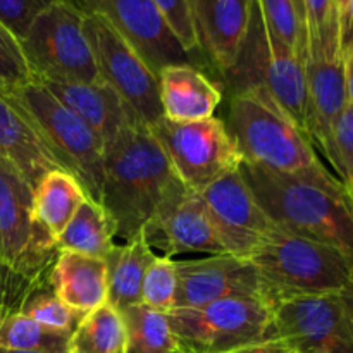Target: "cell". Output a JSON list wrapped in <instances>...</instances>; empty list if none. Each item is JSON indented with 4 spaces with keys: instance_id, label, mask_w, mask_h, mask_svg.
Returning a JSON list of instances; mask_svg holds the SVG:
<instances>
[{
    "instance_id": "cell-25",
    "label": "cell",
    "mask_w": 353,
    "mask_h": 353,
    "mask_svg": "<svg viewBox=\"0 0 353 353\" xmlns=\"http://www.w3.org/2000/svg\"><path fill=\"white\" fill-rule=\"evenodd\" d=\"M116 223L103 205L92 196L81 203L78 212L57 238L59 250L76 252L97 259H107L116 247Z\"/></svg>"
},
{
    "instance_id": "cell-8",
    "label": "cell",
    "mask_w": 353,
    "mask_h": 353,
    "mask_svg": "<svg viewBox=\"0 0 353 353\" xmlns=\"http://www.w3.org/2000/svg\"><path fill=\"white\" fill-rule=\"evenodd\" d=\"M61 250L34 212L33 186L0 157V261L37 281H48Z\"/></svg>"
},
{
    "instance_id": "cell-33",
    "label": "cell",
    "mask_w": 353,
    "mask_h": 353,
    "mask_svg": "<svg viewBox=\"0 0 353 353\" xmlns=\"http://www.w3.org/2000/svg\"><path fill=\"white\" fill-rule=\"evenodd\" d=\"M326 157L336 169L340 181L345 186L350 185L353 181V107L350 103L334 123Z\"/></svg>"
},
{
    "instance_id": "cell-16",
    "label": "cell",
    "mask_w": 353,
    "mask_h": 353,
    "mask_svg": "<svg viewBox=\"0 0 353 353\" xmlns=\"http://www.w3.org/2000/svg\"><path fill=\"white\" fill-rule=\"evenodd\" d=\"M176 307L196 309L234 296L268 300V286L247 259L234 257L231 254H216L192 261H176Z\"/></svg>"
},
{
    "instance_id": "cell-28",
    "label": "cell",
    "mask_w": 353,
    "mask_h": 353,
    "mask_svg": "<svg viewBox=\"0 0 353 353\" xmlns=\"http://www.w3.org/2000/svg\"><path fill=\"white\" fill-rule=\"evenodd\" d=\"M71 333L48 330L23 312L0 317V347L31 353H68Z\"/></svg>"
},
{
    "instance_id": "cell-36",
    "label": "cell",
    "mask_w": 353,
    "mask_h": 353,
    "mask_svg": "<svg viewBox=\"0 0 353 353\" xmlns=\"http://www.w3.org/2000/svg\"><path fill=\"white\" fill-rule=\"evenodd\" d=\"M61 0H0V23L23 38L34 17Z\"/></svg>"
},
{
    "instance_id": "cell-15",
    "label": "cell",
    "mask_w": 353,
    "mask_h": 353,
    "mask_svg": "<svg viewBox=\"0 0 353 353\" xmlns=\"http://www.w3.org/2000/svg\"><path fill=\"white\" fill-rule=\"evenodd\" d=\"M143 236L150 248H159L164 257L185 254H226L219 243L200 193L176 181L147 226Z\"/></svg>"
},
{
    "instance_id": "cell-2",
    "label": "cell",
    "mask_w": 353,
    "mask_h": 353,
    "mask_svg": "<svg viewBox=\"0 0 353 353\" xmlns=\"http://www.w3.org/2000/svg\"><path fill=\"white\" fill-rule=\"evenodd\" d=\"M178 176L150 128L134 121L103 152L100 203L116 223L117 238L143 231Z\"/></svg>"
},
{
    "instance_id": "cell-34",
    "label": "cell",
    "mask_w": 353,
    "mask_h": 353,
    "mask_svg": "<svg viewBox=\"0 0 353 353\" xmlns=\"http://www.w3.org/2000/svg\"><path fill=\"white\" fill-rule=\"evenodd\" d=\"M45 285H48V281L26 278L0 261V317L21 312L26 300Z\"/></svg>"
},
{
    "instance_id": "cell-35",
    "label": "cell",
    "mask_w": 353,
    "mask_h": 353,
    "mask_svg": "<svg viewBox=\"0 0 353 353\" xmlns=\"http://www.w3.org/2000/svg\"><path fill=\"white\" fill-rule=\"evenodd\" d=\"M161 16L171 28L174 37L178 38L179 43L183 45L185 50L190 54L196 55L202 54L199 48V41H196L195 30H193L192 16H190V9L186 0H152Z\"/></svg>"
},
{
    "instance_id": "cell-27",
    "label": "cell",
    "mask_w": 353,
    "mask_h": 353,
    "mask_svg": "<svg viewBox=\"0 0 353 353\" xmlns=\"http://www.w3.org/2000/svg\"><path fill=\"white\" fill-rule=\"evenodd\" d=\"M126 343L123 316L110 303L85 314L69 338L68 353H123Z\"/></svg>"
},
{
    "instance_id": "cell-22",
    "label": "cell",
    "mask_w": 353,
    "mask_h": 353,
    "mask_svg": "<svg viewBox=\"0 0 353 353\" xmlns=\"http://www.w3.org/2000/svg\"><path fill=\"white\" fill-rule=\"evenodd\" d=\"M48 283L62 303L81 314L99 309L109 299L105 259L62 250Z\"/></svg>"
},
{
    "instance_id": "cell-11",
    "label": "cell",
    "mask_w": 353,
    "mask_h": 353,
    "mask_svg": "<svg viewBox=\"0 0 353 353\" xmlns=\"http://www.w3.org/2000/svg\"><path fill=\"white\" fill-rule=\"evenodd\" d=\"M276 338L295 353H353V319L341 292L268 299Z\"/></svg>"
},
{
    "instance_id": "cell-13",
    "label": "cell",
    "mask_w": 353,
    "mask_h": 353,
    "mask_svg": "<svg viewBox=\"0 0 353 353\" xmlns=\"http://www.w3.org/2000/svg\"><path fill=\"white\" fill-rule=\"evenodd\" d=\"M83 16H100L159 74L165 65L193 64L195 55L183 48L152 0H65Z\"/></svg>"
},
{
    "instance_id": "cell-31",
    "label": "cell",
    "mask_w": 353,
    "mask_h": 353,
    "mask_svg": "<svg viewBox=\"0 0 353 353\" xmlns=\"http://www.w3.org/2000/svg\"><path fill=\"white\" fill-rule=\"evenodd\" d=\"M21 312L26 314L28 317L40 323L41 326L48 327L54 331H62V333H71L76 330L81 317L85 314L78 312V310L71 309L65 303L55 296L54 290H52L50 283L41 288H38L26 303L23 305Z\"/></svg>"
},
{
    "instance_id": "cell-38",
    "label": "cell",
    "mask_w": 353,
    "mask_h": 353,
    "mask_svg": "<svg viewBox=\"0 0 353 353\" xmlns=\"http://www.w3.org/2000/svg\"><path fill=\"white\" fill-rule=\"evenodd\" d=\"M343 61H345V81H347L348 103L353 107V45L343 48Z\"/></svg>"
},
{
    "instance_id": "cell-9",
    "label": "cell",
    "mask_w": 353,
    "mask_h": 353,
    "mask_svg": "<svg viewBox=\"0 0 353 353\" xmlns=\"http://www.w3.org/2000/svg\"><path fill=\"white\" fill-rule=\"evenodd\" d=\"M19 41L38 81L90 83L100 79L83 28V14L65 0L38 14Z\"/></svg>"
},
{
    "instance_id": "cell-5",
    "label": "cell",
    "mask_w": 353,
    "mask_h": 353,
    "mask_svg": "<svg viewBox=\"0 0 353 353\" xmlns=\"http://www.w3.org/2000/svg\"><path fill=\"white\" fill-rule=\"evenodd\" d=\"M248 261L268 286V299L338 293L353 281L350 262L334 248L296 236L276 224Z\"/></svg>"
},
{
    "instance_id": "cell-39",
    "label": "cell",
    "mask_w": 353,
    "mask_h": 353,
    "mask_svg": "<svg viewBox=\"0 0 353 353\" xmlns=\"http://www.w3.org/2000/svg\"><path fill=\"white\" fill-rule=\"evenodd\" d=\"M353 45V0L348 3L347 16L341 23V48H347Z\"/></svg>"
},
{
    "instance_id": "cell-17",
    "label": "cell",
    "mask_w": 353,
    "mask_h": 353,
    "mask_svg": "<svg viewBox=\"0 0 353 353\" xmlns=\"http://www.w3.org/2000/svg\"><path fill=\"white\" fill-rule=\"evenodd\" d=\"M309 88V134L326 155L333 126L348 105L341 38L334 37L321 47L310 48L305 59Z\"/></svg>"
},
{
    "instance_id": "cell-12",
    "label": "cell",
    "mask_w": 353,
    "mask_h": 353,
    "mask_svg": "<svg viewBox=\"0 0 353 353\" xmlns=\"http://www.w3.org/2000/svg\"><path fill=\"white\" fill-rule=\"evenodd\" d=\"M97 71L112 86L141 124L150 128L162 117L157 74L140 54L100 16H83Z\"/></svg>"
},
{
    "instance_id": "cell-7",
    "label": "cell",
    "mask_w": 353,
    "mask_h": 353,
    "mask_svg": "<svg viewBox=\"0 0 353 353\" xmlns=\"http://www.w3.org/2000/svg\"><path fill=\"white\" fill-rule=\"evenodd\" d=\"M14 95L30 112L57 164L71 172L88 196L100 202L103 185V145L92 128L33 79Z\"/></svg>"
},
{
    "instance_id": "cell-21",
    "label": "cell",
    "mask_w": 353,
    "mask_h": 353,
    "mask_svg": "<svg viewBox=\"0 0 353 353\" xmlns=\"http://www.w3.org/2000/svg\"><path fill=\"white\" fill-rule=\"evenodd\" d=\"M162 116L171 121H202L212 117L223 92L193 64L165 65L157 74Z\"/></svg>"
},
{
    "instance_id": "cell-20",
    "label": "cell",
    "mask_w": 353,
    "mask_h": 353,
    "mask_svg": "<svg viewBox=\"0 0 353 353\" xmlns=\"http://www.w3.org/2000/svg\"><path fill=\"white\" fill-rule=\"evenodd\" d=\"M0 157L12 162L33 188L47 172L62 169L30 112L14 93L3 90H0Z\"/></svg>"
},
{
    "instance_id": "cell-42",
    "label": "cell",
    "mask_w": 353,
    "mask_h": 353,
    "mask_svg": "<svg viewBox=\"0 0 353 353\" xmlns=\"http://www.w3.org/2000/svg\"><path fill=\"white\" fill-rule=\"evenodd\" d=\"M293 2H295V7H296V10H299L300 19H302L303 26H305V9H303V0H293Z\"/></svg>"
},
{
    "instance_id": "cell-29",
    "label": "cell",
    "mask_w": 353,
    "mask_h": 353,
    "mask_svg": "<svg viewBox=\"0 0 353 353\" xmlns=\"http://www.w3.org/2000/svg\"><path fill=\"white\" fill-rule=\"evenodd\" d=\"M268 30L292 48L303 62L307 59V31L293 0H257Z\"/></svg>"
},
{
    "instance_id": "cell-37",
    "label": "cell",
    "mask_w": 353,
    "mask_h": 353,
    "mask_svg": "<svg viewBox=\"0 0 353 353\" xmlns=\"http://www.w3.org/2000/svg\"><path fill=\"white\" fill-rule=\"evenodd\" d=\"M233 353H295V350L281 338H272V340L261 341V343L248 345V347L240 348Z\"/></svg>"
},
{
    "instance_id": "cell-32",
    "label": "cell",
    "mask_w": 353,
    "mask_h": 353,
    "mask_svg": "<svg viewBox=\"0 0 353 353\" xmlns=\"http://www.w3.org/2000/svg\"><path fill=\"white\" fill-rule=\"evenodd\" d=\"M33 79L19 38L0 23V90L16 92Z\"/></svg>"
},
{
    "instance_id": "cell-40",
    "label": "cell",
    "mask_w": 353,
    "mask_h": 353,
    "mask_svg": "<svg viewBox=\"0 0 353 353\" xmlns=\"http://www.w3.org/2000/svg\"><path fill=\"white\" fill-rule=\"evenodd\" d=\"M348 3H350V0H333V7L338 14V19H340V30H341V23H343L345 16H347Z\"/></svg>"
},
{
    "instance_id": "cell-41",
    "label": "cell",
    "mask_w": 353,
    "mask_h": 353,
    "mask_svg": "<svg viewBox=\"0 0 353 353\" xmlns=\"http://www.w3.org/2000/svg\"><path fill=\"white\" fill-rule=\"evenodd\" d=\"M341 295H343L345 302H347V307H348V310H350L352 319H353V281L347 286V288L341 290Z\"/></svg>"
},
{
    "instance_id": "cell-30",
    "label": "cell",
    "mask_w": 353,
    "mask_h": 353,
    "mask_svg": "<svg viewBox=\"0 0 353 353\" xmlns=\"http://www.w3.org/2000/svg\"><path fill=\"white\" fill-rule=\"evenodd\" d=\"M178 299V269L174 259L155 255L145 272L141 285V303L159 312L169 314Z\"/></svg>"
},
{
    "instance_id": "cell-4",
    "label": "cell",
    "mask_w": 353,
    "mask_h": 353,
    "mask_svg": "<svg viewBox=\"0 0 353 353\" xmlns=\"http://www.w3.org/2000/svg\"><path fill=\"white\" fill-rule=\"evenodd\" d=\"M224 78L231 95L255 86L268 88L283 110L307 134L309 88L305 62L268 30L257 0L252 6L250 24L236 61L224 72Z\"/></svg>"
},
{
    "instance_id": "cell-19",
    "label": "cell",
    "mask_w": 353,
    "mask_h": 353,
    "mask_svg": "<svg viewBox=\"0 0 353 353\" xmlns=\"http://www.w3.org/2000/svg\"><path fill=\"white\" fill-rule=\"evenodd\" d=\"M40 83L50 90L59 102L92 128L102 141L103 152L130 124L138 121L116 90L102 79L90 83Z\"/></svg>"
},
{
    "instance_id": "cell-24",
    "label": "cell",
    "mask_w": 353,
    "mask_h": 353,
    "mask_svg": "<svg viewBox=\"0 0 353 353\" xmlns=\"http://www.w3.org/2000/svg\"><path fill=\"white\" fill-rule=\"evenodd\" d=\"M34 212L41 226L57 241L88 193L65 169L47 172L33 188Z\"/></svg>"
},
{
    "instance_id": "cell-26",
    "label": "cell",
    "mask_w": 353,
    "mask_h": 353,
    "mask_svg": "<svg viewBox=\"0 0 353 353\" xmlns=\"http://www.w3.org/2000/svg\"><path fill=\"white\" fill-rule=\"evenodd\" d=\"M126 330L123 353H183L169 326L168 314L145 303L119 310Z\"/></svg>"
},
{
    "instance_id": "cell-43",
    "label": "cell",
    "mask_w": 353,
    "mask_h": 353,
    "mask_svg": "<svg viewBox=\"0 0 353 353\" xmlns=\"http://www.w3.org/2000/svg\"><path fill=\"white\" fill-rule=\"evenodd\" d=\"M0 353H31V352H17V350H7V348L0 347Z\"/></svg>"
},
{
    "instance_id": "cell-3",
    "label": "cell",
    "mask_w": 353,
    "mask_h": 353,
    "mask_svg": "<svg viewBox=\"0 0 353 353\" xmlns=\"http://www.w3.org/2000/svg\"><path fill=\"white\" fill-rule=\"evenodd\" d=\"M224 124L247 164L278 172L321 165L312 141L264 86L231 95Z\"/></svg>"
},
{
    "instance_id": "cell-14",
    "label": "cell",
    "mask_w": 353,
    "mask_h": 353,
    "mask_svg": "<svg viewBox=\"0 0 353 353\" xmlns=\"http://www.w3.org/2000/svg\"><path fill=\"white\" fill-rule=\"evenodd\" d=\"M216 236L226 254L250 259L276 228L241 176L240 169L200 192Z\"/></svg>"
},
{
    "instance_id": "cell-6",
    "label": "cell",
    "mask_w": 353,
    "mask_h": 353,
    "mask_svg": "<svg viewBox=\"0 0 353 353\" xmlns=\"http://www.w3.org/2000/svg\"><path fill=\"white\" fill-rule=\"evenodd\" d=\"M168 319L183 353H233L276 338L271 305L254 296L217 300L196 309L176 307Z\"/></svg>"
},
{
    "instance_id": "cell-23",
    "label": "cell",
    "mask_w": 353,
    "mask_h": 353,
    "mask_svg": "<svg viewBox=\"0 0 353 353\" xmlns=\"http://www.w3.org/2000/svg\"><path fill=\"white\" fill-rule=\"evenodd\" d=\"M155 259V252L147 243L143 231L131 240L116 243L107 255V303L117 310L141 303V285L145 272Z\"/></svg>"
},
{
    "instance_id": "cell-18",
    "label": "cell",
    "mask_w": 353,
    "mask_h": 353,
    "mask_svg": "<svg viewBox=\"0 0 353 353\" xmlns=\"http://www.w3.org/2000/svg\"><path fill=\"white\" fill-rule=\"evenodd\" d=\"M202 54L217 71L234 64L250 24L254 0H186Z\"/></svg>"
},
{
    "instance_id": "cell-1",
    "label": "cell",
    "mask_w": 353,
    "mask_h": 353,
    "mask_svg": "<svg viewBox=\"0 0 353 353\" xmlns=\"http://www.w3.org/2000/svg\"><path fill=\"white\" fill-rule=\"evenodd\" d=\"M240 172L279 228L334 248L353 268V196L323 164L278 172L241 162Z\"/></svg>"
},
{
    "instance_id": "cell-44",
    "label": "cell",
    "mask_w": 353,
    "mask_h": 353,
    "mask_svg": "<svg viewBox=\"0 0 353 353\" xmlns=\"http://www.w3.org/2000/svg\"><path fill=\"white\" fill-rule=\"evenodd\" d=\"M347 190H348V192H350V195L353 196V181L350 183V185H348V186H347Z\"/></svg>"
},
{
    "instance_id": "cell-10",
    "label": "cell",
    "mask_w": 353,
    "mask_h": 353,
    "mask_svg": "<svg viewBox=\"0 0 353 353\" xmlns=\"http://www.w3.org/2000/svg\"><path fill=\"white\" fill-rule=\"evenodd\" d=\"M179 181L192 192H203L243 162L236 141L223 119L171 121L162 116L150 126Z\"/></svg>"
}]
</instances>
